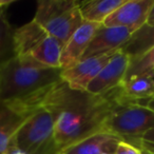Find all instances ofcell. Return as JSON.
Wrapping results in <instances>:
<instances>
[{
  "instance_id": "obj_22",
  "label": "cell",
  "mask_w": 154,
  "mask_h": 154,
  "mask_svg": "<svg viewBox=\"0 0 154 154\" xmlns=\"http://www.w3.org/2000/svg\"><path fill=\"white\" fill-rule=\"evenodd\" d=\"M147 24H154V2L152 5L151 9H150V12L148 14V18H147Z\"/></svg>"
},
{
  "instance_id": "obj_3",
  "label": "cell",
  "mask_w": 154,
  "mask_h": 154,
  "mask_svg": "<svg viewBox=\"0 0 154 154\" xmlns=\"http://www.w3.org/2000/svg\"><path fill=\"white\" fill-rule=\"evenodd\" d=\"M14 43L18 57L26 58L50 68L60 69L63 45L34 20L15 29Z\"/></svg>"
},
{
  "instance_id": "obj_15",
  "label": "cell",
  "mask_w": 154,
  "mask_h": 154,
  "mask_svg": "<svg viewBox=\"0 0 154 154\" xmlns=\"http://www.w3.org/2000/svg\"><path fill=\"white\" fill-rule=\"evenodd\" d=\"M126 0H91L79 5L84 21L103 24L105 20L115 12Z\"/></svg>"
},
{
  "instance_id": "obj_23",
  "label": "cell",
  "mask_w": 154,
  "mask_h": 154,
  "mask_svg": "<svg viewBox=\"0 0 154 154\" xmlns=\"http://www.w3.org/2000/svg\"><path fill=\"white\" fill-rule=\"evenodd\" d=\"M13 1H8V0H0V14L2 13L3 10L5 9V7L10 5Z\"/></svg>"
},
{
  "instance_id": "obj_25",
  "label": "cell",
  "mask_w": 154,
  "mask_h": 154,
  "mask_svg": "<svg viewBox=\"0 0 154 154\" xmlns=\"http://www.w3.org/2000/svg\"><path fill=\"white\" fill-rule=\"evenodd\" d=\"M141 153H143V154H154V153H152V152L146 151V150H141Z\"/></svg>"
},
{
  "instance_id": "obj_11",
  "label": "cell",
  "mask_w": 154,
  "mask_h": 154,
  "mask_svg": "<svg viewBox=\"0 0 154 154\" xmlns=\"http://www.w3.org/2000/svg\"><path fill=\"white\" fill-rule=\"evenodd\" d=\"M154 0H126L103 22L105 26L139 29L146 24Z\"/></svg>"
},
{
  "instance_id": "obj_8",
  "label": "cell",
  "mask_w": 154,
  "mask_h": 154,
  "mask_svg": "<svg viewBox=\"0 0 154 154\" xmlns=\"http://www.w3.org/2000/svg\"><path fill=\"white\" fill-rule=\"evenodd\" d=\"M130 61V57L122 50L116 51L86 91L93 95H101L118 88L124 82Z\"/></svg>"
},
{
  "instance_id": "obj_13",
  "label": "cell",
  "mask_w": 154,
  "mask_h": 154,
  "mask_svg": "<svg viewBox=\"0 0 154 154\" xmlns=\"http://www.w3.org/2000/svg\"><path fill=\"white\" fill-rule=\"evenodd\" d=\"M119 141L117 136L101 131L66 148L60 154H115Z\"/></svg>"
},
{
  "instance_id": "obj_12",
  "label": "cell",
  "mask_w": 154,
  "mask_h": 154,
  "mask_svg": "<svg viewBox=\"0 0 154 154\" xmlns=\"http://www.w3.org/2000/svg\"><path fill=\"white\" fill-rule=\"evenodd\" d=\"M101 26L103 24L84 21L82 26L73 33L62 49L61 57H60L61 71L71 68L82 60L93 36Z\"/></svg>"
},
{
  "instance_id": "obj_6",
  "label": "cell",
  "mask_w": 154,
  "mask_h": 154,
  "mask_svg": "<svg viewBox=\"0 0 154 154\" xmlns=\"http://www.w3.org/2000/svg\"><path fill=\"white\" fill-rule=\"evenodd\" d=\"M13 141L26 154H60L52 114L41 107L24 122Z\"/></svg>"
},
{
  "instance_id": "obj_17",
  "label": "cell",
  "mask_w": 154,
  "mask_h": 154,
  "mask_svg": "<svg viewBox=\"0 0 154 154\" xmlns=\"http://www.w3.org/2000/svg\"><path fill=\"white\" fill-rule=\"evenodd\" d=\"M14 33L15 29L2 12L0 14V69L16 57Z\"/></svg>"
},
{
  "instance_id": "obj_4",
  "label": "cell",
  "mask_w": 154,
  "mask_h": 154,
  "mask_svg": "<svg viewBox=\"0 0 154 154\" xmlns=\"http://www.w3.org/2000/svg\"><path fill=\"white\" fill-rule=\"evenodd\" d=\"M79 5L76 0H39L33 20L64 45L84 22Z\"/></svg>"
},
{
  "instance_id": "obj_18",
  "label": "cell",
  "mask_w": 154,
  "mask_h": 154,
  "mask_svg": "<svg viewBox=\"0 0 154 154\" xmlns=\"http://www.w3.org/2000/svg\"><path fill=\"white\" fill-rule=\"evenodd\" d=\"M146 74L154 76V47L143 56L131 60L124 82Z\"/></svg>"
},
{
  "instance_id": "obj_24",
  "label": "cell",
  "mask_w": 154,
  "mask_h": 154,
  "mask_svg": "<svg viewBox=\"0 0 154 154\" xmlns=\"http://www.w3.org/2000/svg\"><path fill=\"white\" fill-rule=\"evenodd\" d=\"M147 107L149 108L150 110H152V111L154 112V97L152 99H150L149 103H147Z\"/></svg>"
},
{
  "instance_id": "obj_9",
  "label": "cell",
  "mask_w": 154,
  "mask_h": 154,
  "mask_svg": "<svg viewBox=\"0 0 154 154\" xmlns=\"http://www.w3.org/2000/svg\"><path fill=\"white\" fill-rule=\"evenodd\" d=\"M115 52L80 60L71 68L61 71V79L73 90L86 91L90 82L98 75Z\"/></svg>"
},
{
  "instance_id": "obj_21",
  "label": "cell",
  "mask_w": 154,
  "mask_h": 154,
  "mask_svg": "<svg viewBox=\"0 0 154 154\" xmlns=\"http://www.w3.org/2000/svg\"><path fill=\"white\" fill-rule=\"evenodd\" d=\"M5 154H26V153L24 151H22V150L20 149V148L18 147V146L16 145L13 140H12Z\"/></svg>"
},
{
  "instance_id": "obj_20",
  "label": "cell",
  "mask_w": 154,
  "mask_h": 154,
  "mask_svg": "<svg viewBox=\"0 0 154 154\" xmlns=\"http://www.w3.org/2000/svg\"><path fill=\"white\" fill-rule=\"evenodd\" d=\"M115 154H143L141 150L138 147L131 145L129 143L122 140L117 145V148L115 150Z\"/></svg>"
},
{
  "instance_id": "obj_5",
  "label": "cell",
  "mask_w": 154,
  "mask_h": 154,
  "mask_svg": "<svg viewBox=\"0 0 154 154\" xmlns=\"http://www.w3.org/2000/svg\"><path fill=\"white\" fill-rule=\"evenodd\" d=\"M154 128V112L147 106L126 101L106 122L103 131L139 148L145 133Z\"/></svg>"
},
{
  "instance_id": "obj_14",
  "label": "cell",
  "mask_w": 154,
  "mask_h": 154,
  "mask_svg": "<svg viewBox=\"0 0 154 154\" xmlns=\"http://www.w3.org/2000/svg\"><path fill=\"white\" fill-rule=\"evenodd\" d=\"M119 89L125 100L147 106L154 97V76L146 74L133 77L122 82Z\"/></svg>"
},
{
  "instance_id": "obj_7",
  "label": "cell",
  "mask_w": 154,
  "mask_h": 154,
  "mask_svg": "<svg viewBox=\"0 0 154 154\" xmlns=\"http://www.w3.org/2000/svg\"><path fill=\"white\" fill-rule=\"evenodd\" d=\"M41 107V103L0 100V154L5 153L20 128Z\"/></svg>"
},
{
  "instance_id": "obj_19",
  "label": "cell",
  "mask_w": 154,
  "mask_h": 154,
  "mask_svg": "<svg viewBox=\"0 0 154 154\" xmlns=\"http://www.w3.org/2000/svg\"><path fill=\"white\" fill-rule=\"evenodd\" d=\"M139 149L154 153V128L150 129L147 133L143 134L140 139Z\"/></svg>"
},
{
  "instance_id": "obj_2",
  "label": "cell",
  "mask_w": 154,
  "mask_h": 154,
  "mask_svg": "<svg viewBox=\"0 0 154 154\" xmlns=\"http://www.w3.org/2000/svg\"><path fill=\"white\" fill-rule=\"evenodd\" d=\"M61 82V69L16 56L0 69V100L41 103Z\"/></svg>"
},
{
  "instance_id": "obj_1",
  "label": "cell",
  "mask_w": 154,
  "mask_h": 154,
  "mask_svg": "<svg viewBox=\"0 0 154 154\" xmlns=\"http://www.w3.org/2000/svg\"><path fill=\"white\" fill-rule=\"evenodd\" d=\"M119 87L101 95L73 90L61 79L45 97V107L54 119L55 139L60 152L103 131L109 116L124 103Z\"/></svg>"
},
{
  "instance_id": "obj_16",
  "label": "cell",
  "mask_w": 154,
  "mask_h": 154,
  "mask_svg": "<svg viewBox=\"0 0 154 154\" xmlns=\"http://www.w3.org/2000/svg\"><path fill=\"white\" fill-rule=\"evenodd\" d=\"M154 47V24H143L132 34L122 51L131 60L143 56Z\"/></svg>"
},
{
  "instance_id": "obj_10",
  "label": "cell",
  "mask_w": 154,
  "mask_h": 154,
  "mask_svg": "<svg viewBox=\"0 0 154 154\" xmlns=\"http://www.w3.org/2000/svg\"><path fill=\"white\" fill-rule=\"evenodd\" d=\"M135 31V29L122 26H105L103 24L93 36L82 60L92 56L118 51L128 42Z\"/></svg>"
}]
</instances>
